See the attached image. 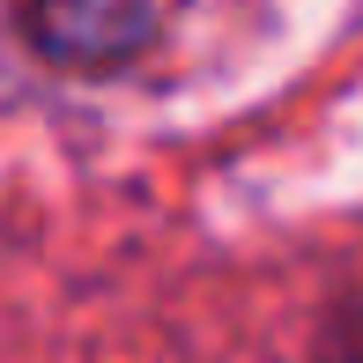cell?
<instances>
[{
  "instance_id": "cell-1",
  "label": "cell",
  "mask_w": 363,
  "mask_h": 363,
  "mask_svg": "<svg viewBox=\"0 0 363 363\" xmlns=\"http://www.w3.org/2000/svg\"><path fill=\"white\" fill-rule=\"evenodd\" d=\"M15 30L60 74H119L156 45V0H15Z\"/></svg>"
},
{
  "instance_id": "cell-2",
  "label": "cell",
  "mask_w": 363,
  "mask_h": 363,
  "mask_svg": "<svg viewBox=\"0 0 363 363\" xmlns=\"http://www.w3.org/2000/svg\"><path fill=\"white\" fill-rule=\"evenodd\" d=\"M311 363H363V289L326 311L319 341H311Z\"/></svg>"
}]
</instances>
